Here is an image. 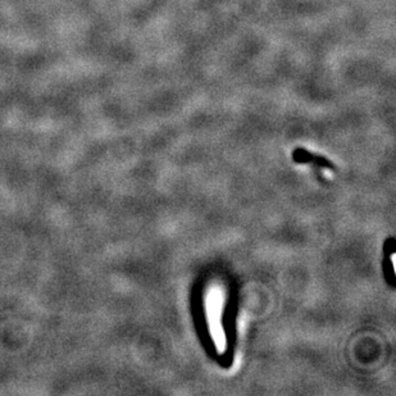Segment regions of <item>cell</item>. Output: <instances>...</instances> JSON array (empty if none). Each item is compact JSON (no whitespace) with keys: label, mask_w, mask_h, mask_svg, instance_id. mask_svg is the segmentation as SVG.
Segmentation results:
<instances>
[]
</instances>
